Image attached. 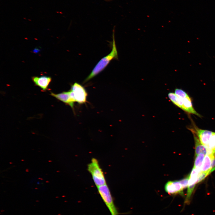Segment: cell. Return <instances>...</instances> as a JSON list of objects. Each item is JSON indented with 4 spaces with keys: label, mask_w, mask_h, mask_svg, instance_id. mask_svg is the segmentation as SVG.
<instances>
[{
    "label": "cell",
    "mask_w": 215,
    "mask_h": 215,
    "mask_svg": "<svg viewBox=\"0 0 215 215\" xmlns=\"http://www.w3.org/2000/svg\"><path fill=\"white\" fill-rule=\"evenodd\" d=\"M87 170L97 187L106 184L103 172L96 159H92L91 162L87 165Z\"/></svg>",
    "instance_id": "7a4b0ae2"
},
{
    "label": "cell",
    "mask_w": 215,
    "mask_h": 215,
    "mask_svg": "<svg viewBox=\"0 0 215 215\" xmlns=\"http://www.w3.org/2000/svg\"><path fill=\"white\" fill-rule=\"evenodd\" d=\"M165 191L169 194H183L184 188L179 181H169L165 186Z\"/></svg>",
    "instance_id": "8992f818"
},
{
    "label": "cell",
    "mask_w": 215,
    "mask_h": 215,
    "mask_svg": "<svg viewBox=\"0 0 215 215\" xmlns=\"http://www.w3.org/2000/svg\"><path fill=\"white\" fill-rule=\"evenodd\" d=\"M189 177V176L179 181L184 189L188 187Z\"/></svg>",
    "instance_id": "e0dca14e"
},
{
    "label": "cell",
    "mask_w": 215,
    "mask_h": 215,
    "mask_svg": "<svg viewBox=\"0 0 215 215\" xmlns=\"http://www.w3.org/2000/svg\"><path fill=\"white\" fill-rule=\"evenodd\" d=\"M183 102L182 110L189 113L201 117V116L197 113L193 107L191 98L189 95L183 99Z\"/></svg>",
    "instance_id": "9c48e42d"
},
{
    "label": "cell",
    "mask_w": 215,
    "mask_h": 215,
    "mask_svg": "<svg viewBox=\"0 0 215 215\" xmlns=\"http://www.w3.org/2000/svg\"><path fill=\"white\" fill-rule=\"evenodd\" d=\"M205 156L203 153H200L196 156L195 159L193 167L200 172Z\"/></svg>",
    "instance_id": "5bb4252c"
},
{
    "label": "cell",
    "mask_w": 215,
    "mask_h": 215,
    "mask_svg": "<svg viewBox=\"0 0 215 215\" xmlns=\"http://www.w3.org/2000/svg\"><path fill=\"white\" fill-rule=\"evenodd\" d=\"M193 134L195 142L196 156L201 153H203L205 155L207 153V147L202 144L196 135L194 134Z\"/></svg>",
    "instance_id": "8fae6325"
},
{
    "label": "cell",
    "mask_w": 215,
    "mask_h": 215,
    "mask_svg": "<svg viewBox=\"0 0 215 215\" xmlns=\"http://www.w3.org/2000/svg\"><path fill=\"white\" fill-rule=\"evenodd\" d=\"M98 192L108 208L111 215H118L119 213L107 184L97 187Z\"/></svg>",
    "instance_id": "3957f363"
},
{
    "label": "cell",
    "mask_w": 215,
    "mask_h": 215,
    "mask_svg": "<svg viewBox=\"0 0 215 215\" xmlns=\"http://www.w3.org/2000/svg\"><path fill=\"white\" fill-rule=\"evenodd\" d=\"M50 95L66 105L70 106L74 112L75 102L71 96L70 90L68 91H64L57 94L51 92Z\"/></svg>",
    "instance_id": "52a82bcc"
},
{
    "label": "cell",
    "mask_w": 215,
    "mask_h": 215,
    "mask_svg": "<svg viewBox=\"0 0 215 215\" xmlns=\"http://www.w3.org/2000/svg\"><path fill=\"white\" fill-rule=\"evenodd\" d=\"M70 91L71 96L75 102L79 104L86 102L87 93L81 85L77 82H75L71 85Z\"/></svg>",
    "instance_id": "277c9868"
},
{
    "label": "cell",
    "mask_w": 215,
    "mask_h": 215,
    "mask_svg": "<svg viewBox=\"0 0 215 215\" xmlns=\"http://www.w3.org/2000/svg\"><path fill=\"white\" fill-rule=\"evenodd\" d=\"M114 59H118V54L115 41L114 31L113 30L111 52L108 54L103 57L98 62L91 73L84 81L83 83L87 82L102 72L110 62Z\"/></svg>",
    "instance_id": "6da1fadb"
},
{
    "label": "cell",
    "mask_w": 215,
    "mask_h": 215,
    "mask_svg": "<svg viewBox=\"0 0 215 215\" xmlns=\"http://www.w3.org/2000/svg\"><path fill=\"white\" fill-rule=\"evenodd\" d=\"M189 129L198 137L202 144L207 147L213 132L199 128L194 124Z\"/></svg>",
    "instance_id": "5b68a950"
},
{
    "label": "cell",
    "mask_w": 215,
    "mask_h": 215,
    "mask_svg": "<svg viewBox=\"0 0 215 215\" xmlns=\"http://www.w3.org/2000/svg\"><path fill=\"white\" fill-rule=\"evenodd\" d=\"M170 100L176 105L182 109L183 99L177 95L175 93L170 92L168 94Z\"/></svg>",
    "instance_id": "7c38bea8"
},
{
    "label": "cell",
    "mask_w": 215,
    "mask_h": 215,
    "mask_svg": "<svg viewBox=\"0 0 215 215\" xmlns=\"http://www.w3.org/2000/svg\"><path fill=\"white\" fill-rule=\"evenodd\" d=\"M215 167V157L212 160L211 164V169H212Z\"/></svg>",
    "instance_id": "ac0fdd59"
},
{
    "label": "cell",
    "mask_w": 215,
    "mask_h": 215,
    "mask_svg": "<svg viewBox=\"0 0 215 215\" xmlns=\"http://www.w3.org/2000/svg\"><path fill=\"white\" fill-rule=\"evenodd\" d=\"M215 157V154H206L204 157L200 172H205L211 170L212 159Z\"/></svg>",
    "instance_id": "30bf717a"
},
{
    "label": "cell",
    "mask_w": 215,
    "mask_h": 215,
    "mask_svg": "<svg viewBox=\"0 0 215 215\" xmlns=\"http://www.w3.org/2000/svg\"><path fill=\"white\" fill-rule=\"evenodd\" d=\"M207 153L208 155L215 154V132H213L211 136L208 146Z\"/></svg>",
    "instance_id": "4fadbf2b"
},
{
    "label": "cell",
    "mask_w": 215,
    "mask_h": 215,
    "mask_svg": "<svg viewBox=\"0 0 215 215\" xmlns=\"http://www.w3.org/2000/svg\"><path fill=\"white\" fill-rule=\"evenodd\" d=\"M215 170V167L211 170L205 172H200L199 173L197 183L203 180L208 175Z\"/></svg>",
    "instance_id": "9a60e30c"
},
{
    "label": "cell",
    "mask_w": 215,
    "mask_h": 215,
    "mask_svg": "<svg viewBox=\"0 0 215 215\" xmlns=\"http://www.w3.org/2000/svg\"><path fill=\"white\" fill-rule=\"evenodd\" d=\"M31 78L35 85L39 87L43 91L48 90V86L52 80L51 77L47 76H33Z\"/></svg>",
    "instance_id": "ba28073f"
},
{
    "label": "cell",
    "mask_w": 215,
    "mask_h": 215,
    "mask_svg": "<svg viewBox=\"0 0 215 215\" xmlns=\"http://www.w3.org/2000/svg\"><path fill=\"white\" fill-rule=\"evenodd\" d=\"M175 93L183 99L188 96L185 91L180 89H176L175 90Z\"/></svg>",
    "instance_id": "2e32d148"
}]
</instances>
